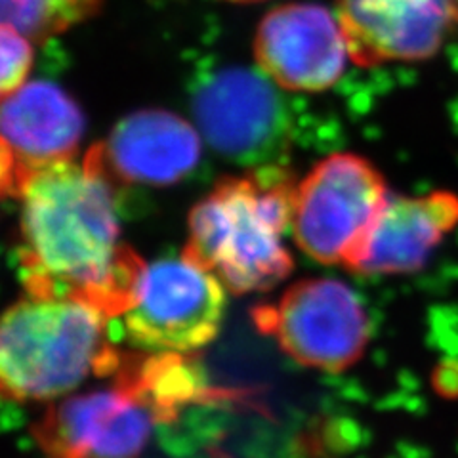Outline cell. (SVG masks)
Listing matches in <instances>:
<instances>
[{"label": "cell", "mask_w": 458, "mask_h": 458, "mask_svg": "<svg viewBox=\"0 0 458 458\" xmlns=\"http://www.w3.org/2000/svg\"><path fill=\"white\" fill-rule=\"evenodd\" d=\"M16 199L18 258L29 294L82 298L121 318L146 262L121 239L114 182L92 149L35 172Z\"/></svg>", "instance_id": "obj_1"}, {"label": "cell", "mask_w": 458, "mask_h": 458, "mask_svg": "<svg viewBox=\"0 0 458 458\" xmlns=\"http://www.w3.org/2000/svg\"><path fill=\"white\" fill-rule=\"evenodd\" d=\"M296 183L277 165L224 178L190 212L183 254L237 294L274 289L293 271L284 235L293 229Z\"/></svg>", "instance_id": "obj_2"}, {"label": "cell", "mask_w": 458, "mask_h": 458, "mask_svg": "<svg viewBox=\"0 0 458 458\" xmlns=\"http://www.w3.org/2000/svg\"><path fill=\"white\" fill-rule=\"evenodd\" d=\"M109 315L82 298L33 296L13 304L0 331V378L8 397L47 401L92 375L121 369L109 346Z\"/></svg>", "instance_id": "obj_3"}, {"label": "cell", "mask_w": 458, "mask_h": 458, "mask_svg": "<svg viewBox=\"0 0 458 458\" xmlns=\"http://www.w3.org/2000/svg\"><path fill=\"white\" fill-rule=\"evenodd\" d=\"M224 308V283L182 254L141 266L121 319L140 350L183 355L216 336Z\"/></svg>", "instance_id": "obj_4"}, {"label": "cell", "mask_w": 458, "mask_h": 458, "mask_svg": "<svg viewBox=\"0 0 458 458\" xmlns=\"http://www.w3.org/2000/svg\"><path fill=\"white\" fill-rule=\"evenodd\" d=\"M378 168L355 153H336L296 183L293 237L315 262L346 266L388 200Z\"/></svg>", "instance_id": "obj_5"}, {"label": "cell", "mask_w": 458, "mask_h": 458, "mask_svg": "<svg viewBox=\"0 0 458 458\" xmlns=\"http://www.w3.org/2000/svg\"><path fill=\"white\" fill-rule=\"evenodd\" d=\"M276 86L245 67L205 75L193 92L200 136L229 161L271 165L289 141V114Z\"/></svg>", "instance_id": "obj_6"}, {"label": "cell", "mask_w": 458, "mask_h": 458, "mask_svg": "<svg viewBox=\"0 0 458 458\" xmlns=\"http://www.w3.org/2000/svg\"><path fill=\"white\" fill-rule=\"evenodd\" d=\"M258 323L274 333L294 361L323 370H344L365 352L369 315L352 286L336 279H306L291 286Z\"/></svg>", "instance_id": "obj_7"}, {"label": "cell", "mask_w": 458, "mask_h": 458, "mask_svg": "<svg viewBox=\"0 0 458 458\" xmlns=\"http://www.w3.org/2000/svg\"><path fill=\"white\" fill-rule=\"evenodd\" d=\"M336 18L355 65L414 64L458 33V0H336Z\"/></svg>", "instance_id": "obj_8"}, {"label": "cell", "mask_w": 458, "mask_h": 458, "mask_svg": "<svg viewBox=\"0 0 458 458\" xmlns=\"http://www.w3.org/2000/svg\"><path fill=\"white\" fill-rule=\"evenodd\" d=\"M262 73L289 92H323L342 77L350 50L342 25L325 6L291 3L266 13L254 37Z\"/></svg>", "instance_id": "obj_9"}, {"label": "cell", "mask_w": 458, "mask_h": 458, "mask_svg": "<svg viewBox=\"0 0 458 458\" xmlns=\"http://www.w3.org/2000/svg\"><path fill=\"white\" fill-rule=\"evenodd\" d=\"M157 419L136 386L123 378L113 390L69 397L37 428L50 458H138Z\"/></svg>", "instance_id": "obj_10"}, {"label": "cell", "mask_w": 458, "mask_h": 458, "mask_svg": "<svg viewBox=\"0 0 458 458\" xmlns=\"http://www.w3.org/2000/svg\"><path fill=\"white\" fill-rule=\"evenodd\" d=\"M3 191L16 197L35 172L77 159L84 134L79 104L48 81L25 82L3 98Z\"/></svg>", "instance_id": "obj_11"}, {"label": "cell", "mask_w": 458, "mask_h": 458, "mask_svg": "<svg viewBox=\"0 0 458 458\" xmlns=\"http://www.w3.org/2000/svg\"><path fill=\"white\" fill-rule=\"evenodd\" d=\"M456 227L454 191L390 195L346 267L363 276L417 274Z\"/></svg>", "instance_id": "obj_12"}, {"label": "cell", "mask_w": 458, "mask_h": 458, "mask_svg": "<svg viewBox=\"0 0 458 458\" xmlns=\"http://www.w3.org/2000/svg\"><path fill=\"white\" fill-rule=\"evenodd\" d=\"M200 132L176 113L141 109L117 123L92 153L114 183L172 185L200 159Z\"/></svg>", "instance_id": "obj_13"}, {"label": "cell", "mask_w": 458, "mask_h": 458, "mask_svg": "<svg viewBox=\"0 0 458 458\" xmlns=\"http://www.w3.org/2000/svg\"><path fill=\"white\" fill-rule=\"evenodd\" d=\"M124 377L136 386L159 420L174 417L180 407L203 392L199 369L183 360L182 353H157Z\"/></svg>", "instance_id": "obj_14"}, {"label": "cell", "mask_w": 458, "mask_h": 458, "mask_svg": "<svg viewBox=\"0 0 458 458\" xmlns=\"http://www.w3.org/2000/svg\"><path fill=\"white\" fill-rule=\"evenodd\" d=\"M104 4L106 0H3V25L45 42L90 20Z\"/></svg>", "instance_id": "obj_15"}, {"label": "cell", "mask_w": 458, "mask_h": 458, "mask_svg": "<svg viewBox=\"0 0 458 458\" xmlns=\"http://www.w3.org/2000/svg\"><path fill=\"white\" fill-rule=\"evenodd\" d=\"M0 48H3V73H0V92L10 96L27 82L33 65V40L20 33L18 29L3 25L0 31Z\"/></svg>", "instance_id": "obj_16"}, {"label": "cell", "mask_w": 458, "mask_h": 458, "mask_svg": "<svg viewBox=\"0 0 458 458\" xmlns=\"http://www.w3.org/2000/svg\"><path fill=\"white\" fill-rule=\"evenodd\" d=\"M227 3H239V4H254V3H262V0H227Z\"/></svg>", "instance_id": "obj_17"}]
</instances>
